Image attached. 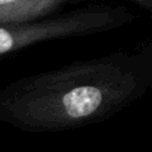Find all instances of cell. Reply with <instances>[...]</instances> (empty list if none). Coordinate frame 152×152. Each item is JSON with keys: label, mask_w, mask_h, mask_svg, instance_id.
<instances>
[{"label": "cell", "mask_w": 152, "mask_h": 152, "mask_svg": "<svg viewBox=\"0 0 152 152\" xmlns=\"http://www.w3.org/2000/svg\"><path fill=\"white\" fill-rule=\"evenodd\" d=\"M152 86V43L79 60L0 89V123L26 132H63L112 118Z\"/></svg>", "instance_id": "obj_1"}, {"label": "cell", "mask_w": 152, "mask_h": 152, "mask_svg": "<svg viewBox=\"0 0 152 152\" xmlns=\"http://www.w3.org/2000/svg\"><path fill=\"white\" fill-rule=\"evenodd\" d=\"M135 18L124 5L88 4L34 20L0 23V56L51 40L113 31L131 24Z\"/></svg>", "instance_id": "obj_2"}, {"label": "cell", "mask_w": 152, "mask_h": 152, "mask_svg": "<svg viewBox=\"0 0 152 152\" xmlns=\"http://www.w3.org/2000/svg\"><path fill=\"white\" fill-rule=\"evenodd\" d=\"M80 0H0V23L44 18Z\"/></svg>", "instance_id": "obj_3"}, {"label": "cell", "mask_w": 152, "mask_h": 152, "mask_svg": "<svg viewBox=\"0 0 152 152\" xmlns=\"http://www.w3.org/2000/svg\"><path fill=\"white\" fill-rule=\"evenodd\" d=\"M134 4H136L137 7L143 8L145 11H151L152 10V0H129Z\"/></svg>", "instance_id": "obj_4"}]
</instances>
